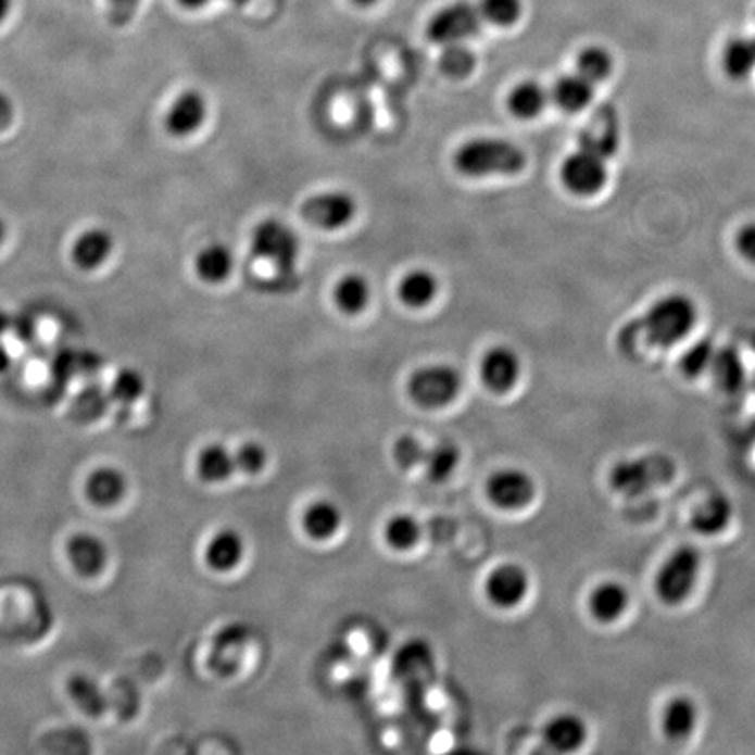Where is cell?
I'll list each match as a JSON object with an SVG mask.
<instances>
[{
    "label": "cell",
    "mask_w": 755,
    "mask_h": 755,
    "mask_svg": "<svg viewBox=\"0 0 755 755\" xmlns=\"http://www.w3.org/2000/svg\"><path fill=\"white\" fill-rule=\"evenodd\" d=\"M536 490L532 476L514 467L495 470L485 485L488 501L502 511L525 509L536 499Z\"/></svg>",
    "instance_id": "ba28073f"
},
{
    "label": "cell",
    "mask_w": 755,
    "mask_h": 755,
    "mask_svg": "<svg viewBox=\"0 0 755 755\" xmlns=\"http://www.w3.org/2000/svg\"><path fill=\"white\" fill-rule=\"evenodd\" d=\"M734 247L743 260L755 264V223L745 224L734 235Z\"/></svg>",
    "instance_id": "ee69618b"
},
{
    "label": "cell",
    "mask_w": 755,
    "mask_h": 755,
    "mask_svg": "<svg viewBox=\"0 0 755 755\" xmlns=\"http://www.w3.org/2000/svg\"><path fill=\"white\" fill-rule=\"evenodd\" d=\"M481 13L478 8L467 2L448 5L439 11L427 27L430 41L438 45H458L476 36L481 30Z\"/></svg>",
    "instance_id": "30bf717a"
},
{
    "label": "cell",
    "mask_w": 755,
    "mask_h": 755,
    "mask_svg": "<svg viewBox=\"0 0 755 755\" xmlns=\"http://www.w3.org/2000/svg\"><path fill=\"white\" fill-rule=\"evenodd\" d=\"M301 530L313 542L331 541L343 527V513L340 505L329 499L310 502L301 513Z\"/></svg>",
    "instance_id": "2e32d148"
},
{
    "label": "cell",
    "mask_w": 755,
    "mask_h": 755,
    "mask_svg": "<svg viewBox=\"0 0 755 755\" xmlns=\"http://www.w3.org/2000/svg\"><path fill=\"white\" fill-rule=\"evenodd\" d=\"M14 117V105L10 97L0 91V131L5 130L11 125Z\"/></svg>",
    "instance_id": "7dc6e473"
},
{
    "label": "cell",
    "mask_w": 755,
    "mask_h": 755,
    "mask_svg": "<svg viewBox=\"0 0 755 755\" xmlns=\"http://www.w3.org/2000/svg\"><path fill=\"white\" fill-rule=\"evenodd\" d=\"M474 65H476V56H474L473 51L467 50L465 46L458 45H448L446 50L441 54L439 59V67L446 74L448 77L452 79H464V77L469 76L470 72L474 71Z\"/></svg>",
    "instance_id": "8d00e7d4"
},
{
    "label": "cell",
    "mask_w": 755,
    "mask_h": 755,
    "mask_svg": "<svg viewBox=\"0 0 755 755\" xmlns=\"http://www.w3.org/2000/svg\"><path fill=\"white\" fill-rule=\"evenodd\" d=\"M715 347L710 340H700L689 347L682 357H680V372L684 373L688 378H697L703 373L708 372L714 361Z\"/></svg>",
    "instance_id": "74e56055"
},
{
    "label": "cell",
    "mask_w": 755,
    "mask_h": 755,
    "mask_svg": "<svg viewBox=\"0 0 755 755\" xmlns=\"http://www.w3.org/2000/svg\"><path fill=\"white\" fill-rule=\"evenodd\" d=\"M128 479L122 470L103 465L86 479V496L97 507H112L125 499Z\"/></svg>",
    "instance_id": "7402d4cb"
},
{
    "label": "cell",
    "mask_w": 755,
    "mask_h": 755,
    "mask_svg": "<svg viewBox=\"0 0 755 755\" xmlns=\"http://www.w3.org/2000/svg\"><path fill=\"white\" fill-rule=\"evenodd\" d=\"M179 2L184 8H188V10H197V8L209 4L211 0H179Z\"/></svg>",
    "instance_id": "f5cc1de1"
},
{
    "label": "cell",
    "mask_w": 755,
    "mask_h": 755,
    "mask_svg": "<svg viewBox=\"0 0 755 755\" xmlns=\"http://www.w3.org/2000/svg\"><path fill=\"white\" fill-rule=\"evenodd\" d=\"M478 10L481 18L487 22L499 27H509L521 16V2L519 0H481Z\"/></svg>",
    "instance_id": "ab89813d"
},
{
    "label": "cell",
    "mask_w": 755,
    "mask_h": 755,
    "mask_svg": "<svg viewBox=\"0 0 755 755\" xmlns=\"http://www.w3.org/2000/svg\"><path fill=\"white\" fill-rule=\"evenodd\" d=\"M205 117V99L198 91H186L166 112L165 128L172 137H188L200 130Z\"/></svg>",
    "instance_id": "ac0fdd59"
},
{
    "label": "cell",
    "mask_w": 755,
    "mask_h": 755,
    "mask_svg": "<svg viewBox=\"0 0 755 755\" xmlns=\"http://www.w3.org/2000/svg\"><path fill=\"white\" fill-rule=\"evenodd\" d=\"M607 175L605 160L584 149L565 158L564 165L559 168L562 184L572 194L581 198H590L602 191L607 183Z\"/></svg>",
    "instance_id": "9c48e42d"
},
{
    "label": "cell",
    "mask_w": 755,
    "mask_h": 755,
    "mask_svg": "<svg viewBox=\"0 0 755 755\" xmlns=\"http://www.w3.org/2000/svg\"><path fill=\"white\" fill-rule=\"evenodd\" d=\"M619 148V126L614 111L599 109L579 135V149L593 152L602 160L613 158Z\"/></svg>",
    "instance_id": "9a60e30c"
},
{
    "label": "cell",
    "mask_w": 755,
    "mask_h": 755,
    "mask_svg": "<svg viewBox=\"0 0 755 755\" xmlns=\"http://www.w3.org/2000/svg\"><path fill=\"white\" fill-rule=\"evenodd\" d=\"M235 268V255L226 243L212 242L194 257V272L205 284H223Z\"/></svg>",
    "instance_id": "cb8c5ba5"
},
{
    "label": "cell",
    "mask_w": 755,
    "mask_h": 755,
    "mask_svg": "<svg viewBox=\"0 0 755 755\" xmlns=\"http://www.w3.org/2000/svg\"><path fill=\"white\" fill-rule=\"evenodd\" d=\"M462 390L458 369L448 364H429L416 369L407 381V393L416 406L439 410L452 404Z\"/></svg>",
    "instance_id": "277c9868"
},
{
    "label": "cell",
    "mask_w": 755,
    "mask_h": 755,
    "mask_svg": "<svg viewBox=\"0 0 755 755\" xmlns=\"http://www.w3.org/2000/svg\"><path fill=\"white\" fill-rule=\"evenodd\" d=\"M421 539V525L413 514H392L383 525V541L398 553L415 550Z\"/></svg>",
    "instance_id": "83f0119b"
},
{
    "label": "cell",
    "mask_w": 755,
    "mask_h": 755,
    "mask_svg": "<svg viewBox=\"0 0 755 755\" xmlns=\"http://www.w3.org/2000/svg\"><path fill=\"white\" fill-rule=\"evenodd\" d=\"M109 401H111L109 393L103 392L100 387H88L77 395L72 404V413L77 420L93 421L105 413Z\"/></svg>",
    "instance_id": "f35d334b"
},
{
    "label": "cell",
    "mask_w": 755,
    "mask_h": 755,
    "mask_svg": "<svg viewBox=\"0 0 755 755\" xmlns=\"http://www.w3.org/2000/svg\"><path fill=\"white\" fill-rule=\"evenodd\" d=\"M10 326H11V315L10 313L5 312L2 306H0V338L5 335V332L10 331Z\"/></svg>",
    "instance_id": "f907efd6"
},
{
    "label": "cell",
    "mask_w": 755,
    "mask_h": 755,
    "mask_svg": "<svg viewBox=\"0 0 755 755\" xmlns=\"http://www.w3.org/2000/svg\"><path fill=\"white\" fill-rule=\"evenodd\" d=\"M710 369L715 383L719 385V389L725 390L726 393H737L742 390L745 383V367L737 350H715Z\"/></svg>",
    "instance_id": "1f68e13d"
},
{
    "label": "cell",
    "mask_w": 755,
    "mask_h": 755,
    "mask_svg": "<svg viewBox=\"0 0 755 755\" xmlns=\"http://www.w3.org/2000/svg\"><path fill=\"white\" fill-rule=\"evenodd\" d=\"M5 232H8V228H5V223L4 221L0 219V246L4 243Z\"/></svg>",
    "instance_id": "db71d44e"
},
{
    "label": "cell",
    "mask_w": 755,
    "mask_h": 755,
    "mask_svg": "<svg viewBox=\"0 0 755 755\" xmlns=\"http://www.w3.org/2000/svg\"><path fill=\"white\" fill-rule=\"evenodd\" d=\"M232 456H235L237 470L247 474V476H255V474L263 473L266 469V465H268V452L257 441H247V443L240 444L237 452L232 453Z\"/></svg>",
    "instance_id": "b9f144b4"
},
{
    "label": "cell",
    "mask_w": 755,
    "mask_h": 755,
    "mask_svg": "<svg viewBox=\"0 0 755 755\" xmlns=\"http://www.w3.org/2000/svg\"><path fill=\"white\" fill-rule=\"evenodd\" d=\"M438 277L425 268L407 272L398 287L399 300L412 310L427 309L438 298Z\"/></svg>",
    "instance_id": "d4e9b609"
},
{
    "label": "cell",
    "mask_w": 755,
    "mask_h": 755,
    "mask_svg": "<svg viewBox=\"0 0 755 755\" xmlns=\"http://www.w3.org/2000/svg\"><path fill=\"white\" fill-rule=\"evenodd\" d=\"M577 71L591 85L605 81L613 72V59L602 48H588L577 59Z\"/></svg>",
    "instance_id": "d590c367"
},
{
    "label": "cell",
    "mask_w": 755,
    "mask_h": 755,
    "mask_svg": "<svg viewBox=\"0 0 755 755\" xmlns=\"http://www.w3.org/2000/svg\"><path fill=\"white\" fill-rule=\"evenodd\" d=\"M722 65L726 74L733 79H743L752 74L755 68V39L740 37L729 42L722 54Z\"/></svg>",
    "instance_id": "836d02e7"
},
{
    "label": "cell",
    "mask_w": 755,
    "mask_h": 755,
    "mask_svg": "<svg viewBox=\"0 0 755 755\" xmlns=\"http://www.w3.org/2000/svg\"><path fill=\"white\" fill-rule=\"evenodd\" d=\"M588 607L594 621L613 625L630 607V593L621 582L605 581L591 591Z\"/></svg>",
    "instance_id": "44dd1931"
},
{
    "label": "cell",
    "mask_w": 755,
    "mask_h": 755,
    "mask_svg": "<svg viewBox=\"0 0 755 755\" xmlns=\"http://www.w3.org/2000/svg\"><path fill=\"white\" fill-rule=\"evenodd\" d=\"M357 202L347 191H324L306 198L301 205V217L315 228L338 231L355 219Z\"/></svg>",
    "instance_id": "52a82bcc"
},
{
    "label": "cell",
    "mask_w": 755,
    "mask_h": 755,
    "mask_svg": "<svg viewBox=\"0 0 755 755\" xmlns=\"http://www.w3.org/2000/svg\"><path fill=\"white\" fill-rule=\"evenodd\" d=\"M252 252L278 269H292L300 255L294 229L277 219H266L252 232Z\"/></svg>",
    "instance_id": "8992f818"
},
{
    "label": "cell",
    "mask_w": 755,
    "mask_h": 755,
    "mask_svg": "<svg viewBox=\"0 0 755 755\" xmlns=\"http://www.w3.org/2000/svg\"><path fill=\"white\" fill-rule=\"evenodd\" d=\"M593 99V85L586 81L584 77L564 76L556 81L553 88V100L562 111L568 114L584 111Z\"/></svg>",
    "instance_id": "f546056e"
},
{
    "label": "cell",
    "mask_w": 755,
    "mask_h": 755,
    "mask_svg": "<svg viewBox=\"0 0 755 755\" xmlns=\"http://www.w3.org/2000/svg\"><path fill=\"white\" fill-rule=\"evenodd\" d=\"M11 367V353L5 344L0 343V375Z\"/></svg>",
    "instance_id": "c3c4849f"
},
{
    "label": "cell",
    "mask_w": 755,
    "mask_h": 755,
    "mask_svg": "<svg viewBox=\"0 0 755 755\" xmlns=\"http://www.w3.org/2000/svg\"><path fill=\"white\" fill-rule=\"evenodd\" d=\"M479 373L485 387L493 393H507L518 383L521 363L518 353L509 347L499 344L485 353L479 364Z\"/></svg>",
    "instance_id": "7c38bea8"
},
{
    "label": "cell",
    "mask_w": 755,
    "mask_h": 755,
    "mask_svg": "<svg viewBox=\"0 0 755 755\" xmlns=\"http://www.w3.org/2000/svg\"><path fill=\"white\" fill-rule=\"evenodd\" d=\"M53 738L54 748L65 746V751L56 752L59 755H91V740L88 738V734L83 733L79 729L56 731Z\"/></svg>",
    "instance_id": "7bdbcfd3"
},
{
    "label": "cell",
    "mask_w": 755,
    "mask_h": 755,
    "mask_svg": "<svg viewBox=\"0 0 755 755\" xmlns=\"http://www.w3.org/2000/svg\"><path fill=\"white\" fill-rule=\"evenodd\" d=\"M140 0H109V14L116 25H125L130 22L135 11L139 8Z\"/></svg>",
    "instance_id": "bcb514c9"
},
{
    "label": "cell",
    "mask_w": 755,
    "mask_h": 755,
    "mask_svg": "<svg viewBox=\"0 0 755 755\" xmlns=\"http://www.w3.org/2000/svg\"><path fill=\"white\" fill-rule=\"evenodd\" d=\"M143 390H146V383H143L142 375L131 369V367H125L112 380L109 398L114 403L130 406V404L137 403L142 398Z\"/></svg>",
    "instance_id": "e575fe53"
},
{
    "label": "cell",
    "mask_w": 755,
    "mask_h": 755,
    "mask_svg": "<svg viewBox=\"0 0 755 755\" xmlns=\"http://www.w3.org/2000/svg\"><path fill=\"white\" fill-rule=\"evenodd\" d=\"M357 5H372L375 4L376 0H353Z\"/></svg>",
    "instance_id": "11a10c76"
},
{
    "label": "cell",
    "mask_w": 755,
    "mask_h": 755,
    "mask_svg": "<svg viewBox=\"0 0 755 755\" xmlns=\"http://www.w3.org/2000/svg\"><path fill=\"white\" fill-rule=\"evenodd\" d=\"M675 465L668 456L649 455L614 465L608 483L614 492L639 495L674 479Z\"/></svg>",
    "instance_id": "5b68a950"
},
{
    "label": "cell",
    "mask_w": 755,
    "mask_h": 755,
    "mask_svg": "<svg viewBox=\"0 0 755 755\" xmlns=\"http://www.w3.org/2000/svg\"><path fill=\"white\" fill-rule=\"evenodd\" d=\"M114 252V237L105 228L86 229L72 247V261L83 272H95L108 263Z\"/></svg>",
    "instance_id": "d6986e66"
},
{
    "label": "cell",
    "mask_w": 755,
    "mask_h": 755,
    "mask_svg": "<svg viewBox=\"0 0 755 755\" xmlns=\"http://www.w3.org/2000/svg\"><path fill=\"white\" fill-rule=\"evenodd\" d=\"M542 734L545 745L550 746L554 754H576L588 742V725L581 715L564 712L548 720Z\"/></svg>",
    "instance_id": "5bb4252c"
},
{
    "label": "cell",
    "mask_w": 755,
    "mask_h": 755,
    "mask_svg": "<svg viewBox=\"0 0 755 755\" xmlns=\"http://www.w3.org/2000/svg\"><path fill=\"white\" fill-rule=\"evenodd\" d=\"M10 331H13L18 340L30 343V341L36 338V320H34V317L28 315V313H18V315L11 317Z\"/></svg>",
    "instance_id": "f6af8a7d"
},
{
    "label": "cell",
    "mask_w": 755,
    "mask_h": 755,
    "mask_svg": "<svg viewBox=\"0 0 755 755\" xmlns=\"http://www.w3.org/2000/svg\"><path fill=\"white\" fill-rule=\"evenodd\" d=\"M702 570V554L693 545H680L665 559L654 579V591L663 604L677 607L693 594Z\"/></svg>",
    "instance_id": "3957f363"
},
{
    "label": "cell",
    "mask_w": 755,
    "mask_h": 755,
    "mask_svg": "<svg viewBox=\"0 0 755 755\" xmlns=\"http://www.w3.org/2000/svg\"><path fill=\"white\" fill-rule=\"evenodd\" d=\"M548 93L539 83H521L511 91L507 105L511 114L518 119H533L544 111Z\"/></svg>",
    "instance_id": "d6a6232c"
},
{
    "label": "cell",
    "mask_w": 755,
    "mask_h": 755,
    "mask_svg": "<svg viewBox=\"0 0 755 755\" xmlns=\"http://www.w3.org/2000/svg\"><path fill=\"white\" fill-rule=\"evenodd\" d=\"M697 719H700V710L693 697L684 696V694L674 696L663 708V734L668 742H685L694 733Z\"/></svg>",
    "instance_id": "ffe728a7"
},
{
    "label": "cell",
    "mask_w": 755,
    "mask_h": 755,
    "mask_svg": "<svg viewBox=\"0 0 755 755\" xmlns=\"http://www.w3.org/2000/svg\"><path fill=\"white\" fill-rule=\"evenodd\" d=\"M697 320V309L689 295L674 292L647 310L644 317L634 320L631 329L639 331L645 343L657 349H670L688 338Z\"/></svg>",
    "instance_id": "6da1fadb"
},
{
    "label": "cell",
    "mask_w": 755,
    "mask_h": 755,
    "mask_svg": "<svg viewBox=\"0 0 755 755\" xmlns=\"http://www.w3.org/2000/svg\"><path fill=\"white\" fill-rule=\"evenodd\" d=\"M332 300L341 313L353 317L367 309V304L372 301V286L363 275L349 273L336 282Z\"/></svg>",
    "instance_id": "4316f807"
},
{
    "label": "cell",
    "mask_w": 755,
    "mask_h": 755,
    "mask_svg": "<svg viewBox=\"0 0 755 755\" xmlns=\"http://www.w3.org/2000/svg\"><path fill=\"white\" fill-rule=\"evenodd\" d=\"M231 2H235L237 5H242L246 4L247 0H231Z\"/></svg>",
    "instance_id": "9f6ffc18"
},
{
    "label": "cell",
    "mask_w": 755,
    "mask_h": 755,
    "mask_svg": "<svg viewBox=\"0 0 755 755\" xmlns=\"http://www.w3.org/2000/svg\"><path fill=\"white\" fill-rule=\"evenodd\" d=\"M453 165L464 177L483 179L492 175L521 174L527 166V156L509 140L483 137L462 143L455 151Z\"/></svg>",
    "instance_id": "7a4b0ae2"
},
{
    "label": "cell",
    "mask_w": 755,
    "mask_h": 755,
    "mask_svg": "<svg viewBox=\"0 0 755 755\" xmlns=\"http://www.w3.org/2000/svg\"><path fill=\"white\" fill-rule=\"evenodd\" d=\"M485 596L493 607L511 611L519 607L530 591V577L518 564H502L485 579Z\"/></svg>",
    "instance_id": "8fae6325"
},
{
    "label": "cell",
    "mask_w": 755,
    "mask_h": 755,
    "mask_svg": "<svg viewBox=\"0 0 755 755\" xmlns=\"http://www.w3.org/2000/svg\"><path fill=\"white\" fill-rule=\"evenodd\" d=\"M461 464V450L452 441H441L427 450L424 458L425 476L430 483H446Z\"/></svg>",
    "instance_id": "4dcf8cb0"
},
{
    "label": "cell",
    "mask_w": 755,
    "mask_h": 755,
    "mask_svg": "<svg viewBox=\"0 0 755 755\" xmlns=\"http://www.w3.org/2000/svg\"><path fill=\"white\" fill-rule=\"evenodd\" d=\"M13 10V0H0V25L8 20Z\"/></svg>",
    "instance_id": "816d5d0a"
},
{
    "label": "cell",
    "mask_w": 755,
    "mask_h": 755,
    "mask_svg": "<svg viewBox=\"0 0 755 755\" xmlns=\"http://www.w3.org/2000/svg\"><path fill=\"white\" fill-rule=\"evenodd\" d=\"M733 518V505L728 496L712 495L697 505L691 514V527L703 537L719 536L725 532Z\"/></svg>",
    "instance_id": "603a6c76"
},
{
    "label": "cell",
    "mask_w": 755,
    "mask_h": 755,
    "mask_svg": "<svg viewBox=\"0 0 755 755\" xmlns=\"http://www.w3.org/2000/svg\"><path fill=\"white\" fill-rule=\"evenodd\" d=\"M247 544L242 533L235 528H221L206 541L203 562L215 574L237 570L246 558Z\"/></svg>",
    "instance_id": "4fadbf2b"
},
{
    "label": "cell",
    "mask_w": 755,
    "mask_h": 755,
    "mask_svg": "<svg viewBox=\"0 0 755 755\" xmlns=\"http://www.w3.org/2000/svg\"><path fill=\"white\" fill-rule=\"evenodd\" d=\"M443 755H488L479 748H474V746H456L452 751L444 752Z\"/></svg>",
    "instance_id": "681fc988"
},
{
    "label": "cell",
    "mask_w": 755,
    "mask_h": 755,
    "mask_svg": "<svg viewBox=\"0 0 755 755\" xmlns=\"http://www.w3.org/2000/svg\"><path fill=\"white\" fill-rule=\"evenodd\" d=\"M67 694L72 702L76 703L77 708L85 712L88 717L97 719L108 710V696L88 675H72L67 680Z\"/></svg>",
    "instance_id": "f1b7e54d"
},
{
    "label": "cell",
    "mask_w": 755,
    "mask_h": 755,
    "mask_svg": "<svg viewBox=\"0 0 755 755\" xmlns=\"http://www.w3.org/2000/svg\"><path fill=\"white\" fill-rule=\"evenodd\" d=\"M237 470L235 456L224 444L214 443L198 453L197 476L206 485H221Z\"/></svg>",
    "instance_id": "484cf974"
},
{
    "label": "cell",
    "mask_w": 755,
    "mask_h": 755,
    "mask_svg": "<svg viewBox=\"0 0 755 755\" xmlns=\"http://www.w3.org/2000/svg\"><path fill=\"white\" fill-rule=\"evenodd\" d=\"M425 450L420 439H416L412 433H404L393 443L392 458L401 470H412L418 465L424 464Z\"/></svg>",
    "instance_id": "60d3db41"
},
{
    "label": "cell",
    "mask_w": 755,
    "mask_h": 755,
    "mask_svg": "<svg viewBox=\"0 0 755 755\" xmlns=\"http://www.w3.org/2000/svg\"><path fill=\"white\" fill-rule=\"evenodd\" d=\"M65 550L72 567L81 576L97 577L108 567V545L95 533L83 532L72 536Z\"/></svg>",
    "instance_id": "e0dca14e"
}]
</instances>
